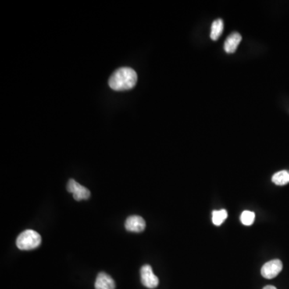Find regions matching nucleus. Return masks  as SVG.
Instances as JSON below:
<instances>
[{
    "label": "nucleus",
    "mask_w": 289,
    "mask_h": 289,
    "mask_svg": "<svg viewBox=\"0 0 289 289\" xmlns=\"http://www.w3.org/2000/svg\"><path fill=\"white\" fill-rule=\"evenodd\" d=\"M223 21L222 19H216L211 25V38L212 40H217L223 33Z\"/></svg>",
    "instance_id": "nucleus-9"
},
{
    "label": "nucleus",
    "mask_w": 289,
    "mask_h": 289,
    "mask_svg": "<svg viewBox=\"0 0 289 289\" xmlns=\"http://www.w3.org/2000/svg\"><path fill=\"white\" fill-rule=\"evenodd\" d=\"M227 218V211L223 209L220 211H214L212 213V221L216 226H220Z\"/></svg>",
    "instance_id": "nucleus-11"
},
{
    "label": "nucleus",
    "mask_w": 289,
    "mask_h": 289,
    "mask_svg": "<svg viewBox=\"0 0 289 289\" xmlns=\"http://www.w3.org/2000/svg\"><path fill=\"white\" fill-rule=\"evenodd\" d=\"M283 269V264L280 259H272L266 263L261 268V275L266 279H273L280 274Z\"/></svg>",
    "instance_id": "nucleus-4"
},
{
    "label": "nucleus",
    "mask_w": 289,
    "mask_h": 289,
    "mask_svg": "<svg viewBox=\"0 0 289 289\" xmlns=\"http://www.w3.org/2000/svg\"><path fill=\"white\" fill-rule=\"evenodd\" d=\"M67 190L69 192L73 194V198L76 201L88 199L90 197V191L89 189L83 187L80 183H77L74 179H70L68 185Z\"/></svg>",
    "instance_id": "nucleus-3"
},
{
    "label": "nucleus",
    "mask_w": 289,
    "mask_h": 289,
    "mask_svg": "<svg viewBox=\"0 0 289 289\" xmlns=\"http://www.w3.org/2000/svg\"><path fill=\"white\" fill-rule=\"evenodd\" d=\"M141 283L148 288H155L159 284V280L153 272L150 265H144L141 269Z\"/></svg>",
    "instance_id": "nucleus-5"
},
{
    "label": "nucleus",
    "mask_w": 289,
    "mask_h": 289,
    "mask_svg": "<svg viewBox=\"0 0 289 289\" xmlns=\"http://www.w3.org/2000/svg\"><path fill=\"white\" fill-rule=\"evenodd\" d=\"M115 282L112 278L105 272H101L97 276L95 282L96 289H115Z\"/></svg>",
    "instance_id": "nucleus-7"
},
{
    "label": "nucleus",
    "mask_w": 289,
    "mask_h": 289,
    "mask_svg": "<svg viewBox=\"0 0 289 289\" xmlns=\"http://www.w3.org/2000/svg\"><path fill=\"white\" fill-rule=\"evenodd\" d=\"M255 219V213L250 211H244L240 216V220H241L242 223L245 226H250V225L252 224Z\"/></svg>",
    "instance_id": "nucleus-12"
},
{
    "label": "nucleus",
    "mask_w": 289,
    "mask_h": 289,
    "mask_svg": "<svg viewBox=\"0 0 289 289\" xmlns=\"http://www.w3.org/2000/svg\"><path fill=\"white\" fill-rule=\"evenodd\" d=\"M137 76L131 68H120L112 73L108 80V85L115 91H124L133 89L137 84Z\"/></svg>",
    "instance_id": "nucleus-1"
},
{
    "label": "nucleus",
    "mask_w": 289,
    "mask_h": 289,
    "mask_svg": "<svg viewBox=\"0 0 289 289\" xmlns=\"http://www.w3.org/2000/svg\"><path fill=\"white\" fill-rule=\"evenodd\" d=\"M263 289H277V288H276V287H275V286L268 285V286H265V287H264V288Z\"/></svg>",
    "instance_id": "nucleus-13"
},
{
    "label": "nucleus",
    "mask_w": 289,
    "mask_h": 289,
    "mask_svg": "<svg viewBox=\"0 0 289 289\" xmlns=\"http://www.w3.org/2000/svg\"><path fill=\"white\" fill-rule=\"evenodd\" d=\"M42 239L38 232L33 230H27L22 232L18 236L16 245L18 248L24 251L33 250L38 247L41 244Z\"/></svg>",
    "instance_id": "nucleus-2"
},
{
    "label": "nucleus",
    "mask_w": 289,
    "mask_h": 289,
    "mask_svg": "<svg viewBox=\"0 0 289 289\" xmlns=\"http://www.w3.org/2000/svg\"><path fill=\"white\" fill-rule=\"evenodd\" d=\"M272 182L277 186H284L289 183L288 170H281L272 176Z\"/></svg>",
    "instance_id": "nucleus-10"
},
{
    "label": "nucleus",
    "mask_w": 289,
    "mask_h": 289,
    "mask_svg": "<svg viewBox=\"0 0 289 289\" xmlns=\"http://www.w3.org/2000/svg\"><path fill=\"white\" fill-rule=\"evenodd\" d=\"M241 40L242 36L240 33H232L225 41L224 50L226 53H234L240 45Z\"/></svg>",
    "instance_id": "nucleus-8"
},
{
    "label": "nucleus",
    "mask_w": 289,
    "mask_h": 289,
    "mask_svg": "<svg viewBox=\"0 0 289 289\" xmlns=\"http://www.w3.org/2000/svg\"><path fill=\"white\" fill-rule=\"evenodd\" d=\"M126 230L131 232H141L146 228V221L142 217L138 215H132L126 219L125 223Z\"/></svg>",
    "instance_id": "nucleus-6"
}]
</instances>
